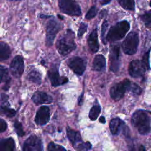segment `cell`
Instances as JSON below:
<instances>
[{
  "label": "cell",
  "instance_id": "cell-13",
  "mask_svg": "<svg viewBox=\"0 0 151 151\" xmlns=\"http://www.w3.org/2000/svg\"><path fill=\"white\" fill-rule=\"evenodd\" d=\"M48 76L51 84L54 87L64 84L68 81V79L65 77H60L58 68L56 66H52L48 71Z\"/></svg>",
  "mask_w": 151,
  "mask_h": 151
},
{
  "label": "cell",
  "instance_id": "cell-2",
  "mask_svg": "<svg viewBox=\"0 0 151 151\" xmlns=\"http://www.w3.org/2000/svg\"><path fill=\"white\" fill-rule=\"evenodd\" d=\"M74 33L71 29H67L60 36L56 42V48L59 54L65 56L76 49Z\"/></svg>",
  "mask_w": 151,
  "mask_h": 151
},
{
  "label": "cell",
  "instance_id": "cell-11",
  "mask_svg": "<svg viewBox=\"0 0 151 151\" xmlns=\"http://www.w3.org/2000/svg\"><path fill=\"white\" fill-rule=\"evenodd\" d=\"M9 68L11 74L14 77H20L24 70V63L22 57L19 55H16L12 59L10 64Z\"/></svg>",
  "mask_w": 151,
  "mask_h": 151
},
{
  "label": "cell",
  "instance_id": "cell-35",
  "mask_svg": "<svg viewBox=\"0 0 151 151\" xmlns=\"http://www.w3.org/2000/svg\"><path fill=\"white\" fill-rule=\"evenodd\" d=\"M8 125L6 122L2 119L0 118V133L4 132L7 129Z\"/></svg>",
  "mask_w": 151,
  "mask_h": 151
},
{
  "label": "cell",
  "instance_id": "cell-39",
  "mask_svg": "<svg viewBox=\"0 0 151 151\" xmlns=\"http://www.w3.org/2000/svg\"><path fill=\"white\" fill-rule=\"evenodd\" d=\"M139 150H140V151H142V150H145L146 149H145V148L144 147V146H140V148L139 149Z\"/></svg>",
  "mask_w": 151,
  "mask_h": 151
},
{
  "label": "cell",
  "instance_id": "cell-33",
  "mask_svg": "<svg viewBox=\"0 0 151 151\" xmlns=\"http://www.w3.org/2000/svg\"><path fill=\"white\" fill-rule=\"evenodd\" d=\"M87 25L84 22H81L80 24V25L79 27V29L78 31V37L79 38L83 36V35L86 32L87 29Z\"/></svg>",
  "mask_w": 151,
  "mask_h": 151
},
{
  "label": "cell",
  "instance_id": "cell-1",
  "mask_svg": "<svg viewBox=\"0 0 151 151\" xmlns=\"http://www.w3.org/2000/svg\"><path fill=\"white\" fill-rule=\"evenodd\" d=\"M132 124L136 127L139 133L146 135L150 132V117L149 113L144 110H136L132 116Z\"/></svg>",
  "mask_w": 151,
  "mask_h": 151
},
{
  "label": "cell",
  "instance_id": "cell-9",
  "mask_svg": "<svg viewBox=\"0 0 151 151\" xmlns=\"http://www.w3.org/2000/svg\"><path fill=\"white\" fill-rule=\"evenodd\" d=\"M67 65L75 74L81 76L86 70V63L82 58L76 56L68 60Z\"/></svg>",
  "mask_w": 151,
  "mask_h": 151
},
{
  "label": "cell",
  "instance_id": "cell-7",
  "mask_svg": "<svg viewBox=\"0 0 151 151\" xmlns=\"http://www.w3.org/2000/svg\"><path fill=\"white\" fill-rule=\"evenodd\" d=\"M61 24L56 20L51 19L48 21L46 28V45H52L57 34L61 29Z\"/></svg>",
  "mask_w": 151,
  "mask_h": 151
},
{
  "label": "cell",
  "instance_id": "cell-21",
  "mask_svg": "<svg viewBox=\"0 0 151 151\" xmlns=\"http://www.w3.org/2000/svg\"><path fill=\"white\" fill-rule=\"evenodd\" d=\"M15 143L14 140L11 138L0 139L1 151H13L15 149Z\"/></svg>",
  "mask_w": 151,
  "mask_h": 151
},
{
  "label": "cell",
  "instance_id": "cell-6",
  "mask_svg": "<svg viewBox=\"0 0 151 151\" xmlns=\"http://www.w3.org/2000/svg\"><path fill=\"white\" fill-rule=\"evenodd\" d=\"M58 6L60 11L68 15L80 16L81 8L75 0H58Z\"/></svg>",
  "mask_w": 151,
  "mask_h": 151
},
{
  "label": "cell",
  "instance_id": "cell-28",
  "mask_svg": "<svg viewBox=\"0 0 151 151\" xmlns=\"http://www.w3.org/2000/svg\"><path fill=\"white\" fill-rule=\"evenodd\" d=\"M141 19L146 27L151 28V10L142 15Z\"/></svg>",
  "mask_w": 151,
  "mask_h": 151
},
{
  "label": "cell",
  "instance_id": "cell-23",
  "mask_svg": "<svg viewBox=\"0 0 151 151\" xmlns=\"http://www.w3.org/2000/svg\"><path fill=\"white\" fill-rule=\"evenodd\" d=\"M27 78L31 82L40 85L41 83V76L38 71L36 70H31L27 76Z\"/></svg>",
  "mask_w": 151,
  "mask_h": 151
},
{
  "label": "cell",
  "instance_id": "cell-41",
  "mask_svg": "<svg viewBox=\"0 0 151 151\" xmlns=\"http://www.w3.org/2000/svg\"><path fill=\"white\" fill-rule=\"evenodd\" d=\"M58 17L60 18L61 19H63V17H62V16H61V15H58Z\"/></svg>",
  "mask_w": 151,
  "mask_h": 151
},
{
  "label": "cell",
  "instance_id": "cell-24",
  "mask_svg": "<svg viewBox=\"0 0 151 151\" xmlns=\"http://www.w3.org/2000/svg\"><path fill=\"white\" fill-rule=\"evenodd\" d=\"M120 6L126 10L133 11L134 9V0H117Z\"/></svg>",
  "mask_w": 151,
  "mask_h": 151
},
{
  "label": "cell",
  "instance_id": "cell-16",
  "mask_svg": "<svg viewBox=\"0 0 151 151\" xmlns=\"http://www.w3.org/2000/svg\"><path fill=\"white\" fill-rule=\"evenodd\" d=\"M32 100L37 104L43 103H50L52 101V98L49 96L46 93L42 91L35 92L32 97Z\"/></svg>",
  "mask_w": 151,
  "mask_h": 151
},
{
  "label": "cell",
  "instance_id": "cell-15",
  "mask_svg": "<svg viewBox=\"0 0 151 151\" xmlns=\"http://www.w3.org/2000/svg\"><path fill=\"white\" fill-rule=\"evenodd\" d=\"M8 97L5 94H2L0 97V113L8 117H12L16 114V111L10 107L8 101Z\"/></svg>",
  "mask_w": 151,
  "mask_h": 151
},
{
  "label": "cell",
  "instance_id": "cell-42",
  "mask_svg": "<svg viewBox=\"0 0 151 151\" xmlns=\"http://www.w3.org/2000/svg\"><path fill=\"white\" fill-rule=\"evenodd\" d=\"M11 1H19V0H11Z\"/></svg>",
  "mask_w": 151,
  "mask_h": 151
},
{
  "label": "cell",
  "instance_id": "cell-8",
  "mask_svg": "<svg viewBox=\"0 0 151 151\" xmlns=\"http://www.w3.org/2000/svg\"><path fill=\"white\" fill-rule=\"evenodd\" d=\"M128 79H125L119 83L114 84L110 90V96L113 100H119L122 99L130 84Z\"/></svg>",
  "mask_w": 151,
  "mask_h": 151
},
{
  "label": "cell",
  "instance_id": "cell-5",
  "mask_svg": "<svg viewBox=\"0 0 151 151\" xmlns=\"http://www.w3.org/2000/svg\"><path fill=\"white\" fill-rule=\"evenodd\" d=\"M149 68V62L142 59V60H135L130 62L128 70L130 75L134 78L140 77L144 75L146 71Z\"/></svg>",
  "mask_w": 151,
  "mask_h": 151
},
{
  "label": "cell",
  "instance_id": "cell-26",
  "mask_svg": "<svg viewBox=\"0 0 151 151\" xmlns=\"http://www.w3.org/2000/svg\"><path fill=\"white\" fill-rule=\"evenodd\" d=\"M9 80L10 78L8 76L7 68L0 65V83L4 81L9 82Z\"/></svg>",
  "mask_w": 151,
  "mask_h": 151
},
{
  "label": "cell",
  "instance_id": "cell-31",
  "mask_svg": "<svg viewBox=\"0 0 151 151\" xmlns=\"http://www.w3.org/2000/svg\"><path fill=\"white\" fill-rule=\"evenodd\" d=\"M97 12V9L95 6L91 7V8L88 11V12L86 14V18L87 19H91L94 18Z\"/></svg>",
  "mask_w": 151,
  "mask_h": 151
},
{
  "label": "cell",
  "instance_id": "cell-25",
  "mask_svg": "<svg viewBox=\"0 0 151 151\" xmlns=\"http://www.w3.org/2000/svg\"><path fill=\"white\" fill-rule=\"evenodd\" d=\"M101 111V108L99 104H96L93 106L89 112L88 117L90 120H96L97 118H98L99 114Z\"/></svg>",
  "mask_w": 151,
  "mask_h": 151
},
{
  "label": "cell",
  "instance_id": "cell-4",
  "mask_svg": "<svg viewBox=\"0 0 151 151\" xmlns=\"http://www.w3.org/2000/svg\"><path fill=\"white\" fill-rule=\"evenodd\" d=\"M139 44V36L136 32H130L122 43V48L124 52L127 55H133L136 53Z\"/></svg>",
  "mask_w": 151,
  "mask_h": 151
},
{
  "label": "cell",
  "instance_id": "cell-12",
  "mask_svg": "<svg viewBox=\"0 0 151 151\" xmlns=\"http://www.w3.org/2000/svg\"><path fill=\"white\" fill-rule=\"evenodd\" d=\"M110 69L113 72H116L120 66V47L118 45H111L109 54Z\"/></svg>",
  "mask_w": 151,
  "mask_h": 151
},
{
  "label": "cell",
  "instance_id": "cell-10",
  "mask_svg": "<svg viewBox=\"0 0 151 151\" xmlns=\"http://www.w3.org/2000/svg\"><path fill=\"white\" fill-rule=\"evenodd\" d=\"M22 150L24 151H40L43 150L41 140L36 135L30 136L24 142Z\"/></svg>",
  "mask_w": 151,
  "mask_h": 151
},
{
  "label": "cell",
  "instance_id": "cell-36",
  "mask_svg": "<svg viewBox=\"0 0 151 151\" xmlns=\"http://www.w3.org/2000/svg\"><path fill=\"white\" fill-rule=\"evenodd\" d=\"M83 93H81V94L79 96L78 99V104L79 106H81L83 104Z\"/></svg>",
  "mask_w": 151,
  "mask_h": 151
},
{
  "label": "cell",
  "instance_id": "cell-34",
  "mask_svg": "<svg viewBox=\"0 0 151 151\" xmlns=\"http://www.w3.org/2000/svg\"><path fill=\"white\" fill-rule=\"evenodd\" d=\"M108 27V23L107 21H104L103 22L102 26H101V40L103 42L104 44H106V40L104 39V35L106 33V31L107 30Z\"/></svg>",
  "mask_w": 151,
  "mask_h": 151
},
{
  "label": "cell",
  "instance_id": "cell-32",
  "mask_svg": "<svg viewBox=\"0 0 151 151\" xmlns=\"http://www.w3.org/2000/svg\"><path fill=\"white\" fill-rule=\"evenodd\" d=\"M48 150H53V151H54V150L60 151V150H65L66 149L62 146L58 145L55 144L54 142H51L48 144Z\"/></svg>",
  "mask_w": 151,
  "mask_h": 151
},
{
  "label": "cell",
  "instance_id": "cell-18",
  "mask_svg": "<svg viewBox=\"0 0 151 151\" xmlns=\"http://www.w3.org/2000/svg\"><path fill=\"white\" fill-rule=\"evenodd\" d=\"M124 126V122L119 117L113 119L110 121L109 124L110 132L114 135L118 134Z\"/></svg>",
  "mask_w": 151,
  "mask_h": 151
},
{
  "label": "cell",
  "instance_id": "cell-29",
  "mask_svg": "<svg viewBox=\"0 0 151 151\" xmlns=\"http://www.w3.org/2000/svg\"><path fill=\"white\" fill-rule=\"evenodd\" d=\"M14 129H15V130L17 134L19 136L22 137L25 135V132L23 130L22 126V124L21 122H19L18 120H15L14 122Z\"/></svg>",
  "mask_w": 151,
  "mask_h": 151
},
{
  "label": "cell",
  "instance_id": "cell-40",
  "mask_svg": "<svg viewBox=\"0 0 151 151\" xmlns=\"http://www.w3.org/2000/svg\"><path fill=\"white\" fill-rule=\"evenodd\" d=\"M50 17V16H47V15H40L41 18H48Z\"/></svg>",
  "mask_w": 151,
  "mask_h": 151
},
{
  "label": "cell",
  "instance_id": "cell-17",
  "mask_svg": "<svg viewBox=\"0 0 151 151\" xmlns=\"http://www.w3.org/2000/svg\"><path fill=\"white\" fill-rule=\"evenodd\" d=\"M88 45L90 51L96 53L98 51L99 48V44L98 41V35L97 29H94L90 34L88 38Z\"/></svg>",
  "mask_w": 151,
  "mask_h": 151
},
{
  "label": "cell",
  "instance_id": "cell-3",
  "mask_svg": "<svg viewBox=\"0 0 151 151\" xmlns=\"http://www.w3.org/2000/svg\"><path fill=\"white\" fill-rule=\"evenodd\" d=\"M130 29V24L127 21H122L111 27L106 36V40L114 42L123 38Z\"/></svg>",
  "mask_w": 151,
  "mask_h": 151
},
{
  "label": "cell",
  "instance_id": "cell-14",
  "mask_svg": "<svg viewBox=\"0 0 151 151\" xmlns=\"http://www.w3.org/2000/svg\"><path fill=\"white\" fill-rule=\"evenodd\" d=\"M50 109L47 106L40 107L37 111L35 122L38 125H45L50 120Z\"/></svg>",
  "mask_w": 151,
  "mask_h": 151
},
{
  "label": "cell",
  "instance_id": "cell-27",
  "mask_svg": "<svg viewBox=\"0 0 151 151\" xmlns=\"http://www.w3.org/2000/svg\"><path fill=\"white\" fill-rule=\"evenodd\" d=\"M128 91H130L134 94L140 95L142 91V90L137 84L134 83H130L128 88Z\"/></svg>",
  "mask_w": 151,
  "mask_h": 151
},
{
  "label": "cell",
  "instance_id": "cell-22",
  "mask_svg": "<svg viewBox=\"0 0 151 151\" xmlns=\"http://www.w3.org/2000/svg\"><path fill=\"white\" fill-rule=\"evenodd\" d=\"M11 54V50L9 46L4 42H0V61L8 59Z\"/></svg>",
  "mask_w": 151,
  "mask_h": 151
},
{
  "label": "cell",
  "instance_id": "cell-20",
  "mask_svg": "<svg viewBox=\"0 0 151 151\" xmlns=\"http://www.w3.org/2000/svg\"><path fill=\"white\" fill-rule=\"evenodd\" d=\"M106 68L105 57L101 54L97 55L93 62L92 68L96 71H101Z\"/></svg>",
  "mask_w": 151,
  "mask_h": 151
},
{
  "label": "cell",
  "instance_id": "cell-37",
  "mask_svg": "<svg viewBox=\"0 0 151 151\" xmlns=\"http://www.w3.org/2000/svg\"><path fill=\"white\" fill-rule=\"evenodd\" d=\"M99 122L101 123H106V119L105 117L104 116H101L99 118Z\"/></svg>",
  "mask_w": 151,
  "mask_h": 151
},
{
  "label": "cell",
  "instance_id": "cell-19",
  "mask_svg": "<svg viewBox=\"0 0 151 151\" xmlns=\"http://www.w3.org/2000/svg\"><path fill=\"white\" fill-rule=\"evenodd\" d=\"M66 132L67 137L74 147H75L78 143L82 142V139L79 132L75 131L68 126L66 129Z\"/></svg>",
  "mask_w": 151,
  "mask_h": 151
},
{
  "label": "cell",
  "instance_id": "cell-30",
  "mask_svg": "<svg viewBox=\"0 0 151 151\" xmlns=\"http://www.w3.org/2000/svg\"><path fill=\"white\" fill-rule=\"evenodd\" d=\"M75 149L78 150H88L91 149V144L89 142H80L78 145H77L75 147Z\"/></svg>",
  "mask_w": 151,
  "mask_h": 151
},
{
  "label": "cell",
  "instance_id": "cell-38",
  "mask_svg": "<svg viewBox=\"0 0 151 151\" xmlns=\"http://www.w3.org/2000/svg\"><path fill=\"white\" fill-rule=\"evenodd\" d=\"M111 0H102V4L103 5H106L109 4Z\"/></svg>",
  "mask_w": 151,
  "mask_h": 151
}]
</instances>
